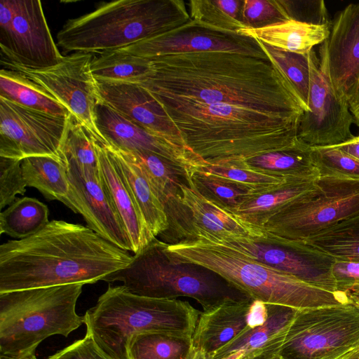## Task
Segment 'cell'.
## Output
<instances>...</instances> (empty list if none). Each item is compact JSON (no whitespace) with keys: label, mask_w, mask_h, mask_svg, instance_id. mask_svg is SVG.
Instances as JSON below:
<instances>
[{"label":"cell","mask_w":359,"mask_h":359,"mask_svg":"<svg viewBox=\"0 0 359 359\" xmlns=\"http://www.w3.org/2000/svg\"><path fill=\"white\" fill-rule=\"evenodd\" d=\"M134 82L154 97L227 104L287 117L306 111L294 89L270 60L212 51L149 58Z\"/></svg>","instance_id":"cell-1"},{"label":"cell","mask_w":359,"mask_h":359,"mask_svg":"<svg viewBox=\"0 0 359 359\" xmlns=\"http://www.w3.org/2000/svg\"><path fill=\"white\" fill-rule=\"evenodd\" d=\"M132 259L88 226L53 219L35 234L0 245V293L93 284Z\"/></svg>","instance_id":"cell-2"},{"label":"cell","mask_w":359,"mask_h":359,"mask_svg":"<svg viewBox=\"0 0 359 359\" xmlns=\"http://www.w3.org/2000/svg\"><path fill=\"white\" fill-rule=\"evenodd\" d=\"M154 97L177 127L186 146L205 162L246 160L293 147L299 142V118L227 104Z\"/></svg>","instance_id":"cell-3"},{"label":"cell","mask_w":359,"mask_h":359,"mask_svg":"<svg viewBox=\"0 0 359 359\" xmlns=\"http://www.w3.org/2000/svg\"><path fill=\"white\" fill-rule=\"evenodd\" d=\"M167 251L175 261L205 267L252 299L266 304L302 310L339 305L351 300L347 294L311 285L221 243L183 242L168 245Z\"/></svg>","instance_id":"cell-4"},{"label":"cell","mask_w":359,"mask_h":359,"mask_svg":"<svg viewBox=\"0 0 359 359\" xmlns=\"http://www.w3.org/2000/svg\"><path fill=\"white\" fill-rule=\"evenodd\" d=\"M201 311L188 302L139 296L122 285H109L86 312V334L109 359H130L136 334L160 332L192 337Z\"/></svg>","instance_id":"cell-5"},{"label":"cell","mask_w":359,"mask_h":359,"mask_svg":"<svg viewBox=\"0 0 359 359\" xmlns=\"http://www.w3.org/2000/svg\"><path fill=\"white\" fill-rule=\"evenodd\" d=\"M191 20L180 0H118L69 19L57 35L65 52L102 53L175 29Z\"/></svg>","instance_id":"cell-6"},{"label":"cell","mask_w":359,"mask_h":359,"mask_svg":"<svg viewBox=\"0 0 359 359\" xmlns=\"http://www.w3.org/2000/svg\"><path fill=\"white\" fill-rule=\"evenodd\" d=\"M168 244L157 238L134 254L130 264L102 278L120 282L129 292L142 297L196 300L204 311L230 302L252 298L215 272L191 263L172 259Z\"/></svg>","instance_id":"cell-7"},{"label":"cell","mask_w":359,"mask_h":359,"mask_svg":"<svg viewBox=\"0 0 359 359\" xmlns=\"http://www.w3.org/2000/svg\"><path fill=\"white\" fill-rule=\"evenodd\" d=\"M83 284L0 293V355L21 358L55 334L68 337L85 323L76 312Z\"/></svg>","instance_id":"cell-8"},{"label":"cell","mask_w":359,"mask_h":359,"mask_svg":"<svg viewBox=\"0 0 359 359\" xmlns=\"http://www.w3.org/2000/svg\"><path fill=\"white\" fill-rule=\"evenodd\" d=\"M359 214V179L320 177L315 189L285 203L261 226L266 237L305 241Z\"/></svg>","instance_id":"cell-9"},{"label":"cell","mask_w":359,"mask_h":359,"mask_svg":"<svg viewBox=\"0 0 359 359\" xmlns=\"http://www.w3.org/2000/svg\"><path fill=\"white\" fill-rule=\"evenodd\" d=\"M359 347V305L299 310L279 352L281 359H343Z\"/></svg>","instance_id":"cell-10"},{"label":"cell","mask_w":359,"mask_h":359,"mask_svg":"<svg viewBox=\"0 0 359 359\" xmlns=\"http://www.w3.org/2000/svg\"><path fill=\"white\" fill-rule=\"evenodd\" d=\"M163 207L168 226L158 237L168 245L245 237L259 239L264 236L261 229L208 201L187 184L170 196Z\"/></svg>","instance_id":"cell-11"},{"label":"cell","mask_w":359,"mask_h":359,"mask_svg":"<svg viewBox=\"0 0 359 359\" xmlns=\"http://www.w3.org/2000/svg\"><path fill=\"white\" fill-rule=\"evenodd\" d=\"M92 53H72L50 67L34 69L1 60L6 69L17 71L44 88L94 139L105 144L95 121L100 100L97 81L91 72Z\"/></svg>","instance_id":"cell-12"},{"label":"cell","mask_w":359,"mask_h":359,"mask_svg":"<svg viewBox=\"0 0 359 359\" xmlns=\"http://www.w3.org/2000/svg\"><path fill=\"white\" fill-rule=\"evenodd\" d=\"M0 46L5 60L34 69L55 65L63 57L38 0L0 1Z\"/></svg>","instance_id":"cell-13"},{"label":"cell","mask_w":359,"mask_h":359,"mask_svg":"<svg viewBox=\"0 0 359 359\" xmlns=\"http://www.w3.org/2000/svg\"><path fill=\"white\" fill-rule=\"evenodd\" d=\"M319 54L320 58L313 49L309 53V111L302 116L297 133L298 139L310 147L335 146L354 137L348 102L337 93L330 81L327 39L320 44Z\"/></svg>","instance_id":"cell-14"},{"label":"cell","mask_w":359,"mask_h":359,"mask_svg":"<svg viewBox=\"0 0 359 359\" xmlns=\"http://www.w3.org/2000/svg\"><path fill=\"white\" fill-rule=\"evenodd\" d=\"M71 116L49 114L0 97V157L21 161L47 156L63 162L62 147Z\"/></svg>","instance_id":"cell-15"},{"label":"cell","mask_w":359,"mask_h":359,"mask_svg":"<svg viewBox=\"0 0 359 359\" xmlns=\"http://www.w3.org/2000/svg\"><path fill=\"white\" fill-rule=\"evenodd\" d=\"M210 242V241H209ZM311 285L337 292L332 275L335 259L305 241L264 236L218 242Z\"/></svg>","instance_id":"cell-16"},{"label":"cell","mask_w":359,"mask_h":359,"mask_svg":"<svg viewBox=\"0 0 359 359\" xmlns=\"http://www.w3.org/2000/svg\"><path fill=\"white\" fill-rule=\"evenodd\" d=\"M117 50L144 58L224 51L269 59L258 40L235 32L203 25L193 20Z\"/></svg>","instance_id":"cell-17"},{"label":"cell","mask_w":359,"mask_h":359,"mask_svg":"<svg viewBox=\"0 0 359 359\" xmlns=\"http://www.w3.org/2000/svg\"><path fill=\"white\" fill-rule=\"evenodd\" d=\"M69 182L67 207L81 214L88 227L116 246L133 252V245L100 172L66 164Z\"/></svg>","instance_id":"cell-18"},{"label":"cell","mask_w":359,"mask_h":359,"mask_svg":"<svg viewBox=\"0 0 359 359\" xmlns=\"http://www.w3.org/2000/svg\"><path fill=\"white\" fill-rule=\"evenodd\" d=\"M97 127L105 144L125 151L156 154L189 170L206 162L191 149L177 146L128 119L100 99L95 107Z\"/></svg>","instance_id":"cell-19"},{"label":"cell","mask_w":359,"mask_h":359,"mask_svg":"<svg viewBox=\"0 0 359 359\" xmlns=\"http://www.w3.org/2000/svg\"><path fill=\"white\" fill-rule=\"evenodd\" d=\"M96 81L100 99L108 106L148 131L189 148L161 104L143 87L130 82Z\"/></svg>","instance_id":"cell-20"},{"label":"cell","mask_w":359,"mask_h":359,"mask_svg":"<svg viewBox=\"0 0 359 359\" xmlns=\"http://www.w3.org/2000/svg\"><path fill=\"white\" fill-rule=\"evenodd\" d=\"M327 55L332 86L348 102L359 86V3L348 4L334 18Z\"/></svg>","instance_id":"cell-21"},{"label":"cell","mask_w":359,"mask_h":359,"mask_svg":"<svg viewBox=\"0 0 359 359\" xmlns=\"http://www.w3.org/2000/svg\"><path fill=\"white\" fill-rule=\"evenodd\" d=\"M267 316V304L252 299L203 311L192 336L193 346L202 348L208 359L246 330L264 323Z\"/></svg>","instance_id":"cell-22"},{"label":"cell","mask_w":359,"mask_h":359,"mask_svg":"<svg viewBox=\"0 0 359 359\" xmlns=\"http://www.w3.org/2000/svg\"><path fill=\"white\" fill-rule=\"evenodd\" d=\"M264 323L251 327L220 348L208 359H274L278 357L298 309L267 304Z\"/></svg>","instance_id":"cell-23"},{"label":"cell","mask_w":359,"mask_h":359,"mask_svg":"<svg viewBox=\"0 0 359 359\" xmlns=\"http://www.w3.org/2000/svg\"><path fill=\"white\" fill-rule=\"evenodd\" d=\"M101 179L130 237L134 254L154 238L106 144L95 140Z\"/></svg>","instance_id":"cell-24"},{"label":"cell","mask_w":359,"mask_h":359,"mask_svg":"<svg viewBox=\"0 0 359 359\" xmlns=\"http://www.w3.org/2000/svg\"><path fill=\"white\" fill-rule=\"evenodd\" d=\"M104 144L110 151L149 231L157 238L167 229L168 219L164 207L154 194L142 167L128 151Z\"/></svg>","instance_id":"cell-25"},{"label":"cell","mask_w":359,"mask_h":359,"mask_svg":"<svg viewBox=\"0 0 359 359\" xmlns=\"http://www.w3.org/2000/svg\"><path fill=\"white\" fill-rule=\"evenodd\" d=\"M330 27L331 25H312L291 19L262 28H244L237 33L284 51L308 54L313 46L328 39Z\"/></svg>","instance_id":"cell-26"},{"label":"cell","mask_w":359,"mask_h":359,"mask_svg":"<svg viewBox=\"0 0 359 359\" xmlns=\"http://www.w3.org/2000/svg\"><path fill=\"white\" fill-rule=\"evenodd\" d=\"M317 180L287 179L266 191L254 194L233 214L260 229L269 217L283 205L315 189Z\"/></svg>","instance_id":"cell-27"},{"label":"cell","mask_w":359,"mask_h":359,"mask_svg":"<svg viewBox=\"0 0 359 359\" xmlns=\"http://www.w3.org/2000/svg\"><path fill=\"white\" fill-rule=\"evenodd\" d=\"M248 165L267 175L285 179L316 180L320 177L311 156V147L299 142L293 147L245 160Z\"/></svg>","instance_id":"cell-28"},{"label":"cell","mask_w":359,"mask_h":359,"mask_svg":"<svg viewBox=\"0 0 359 359\" xmlns=\"http://www.w3.org/2000/svg\"><path fill=\"white\" fill-rule=\"evenodd\" d=\"M0 97L49 114L71 115L44 88L21 73L6 68L0 71Z\"/></svg>","instance_id":"cell-29"},{"label":"cell","mask_w":359,"mask_h":359,"mask_svg":"<svg viewBox=\"0 0 359 359\" xmlns=\"http://www.w3.org/2000/svg\"><path fill=\"white\" fill-rule=\"evenodd\" d=\"M21 167L27 187L36 189L48 200L67 206L70 186L62 161L47 156H31L21 161Z\"/></svg>","instance_id":"cell-30"},{"label":"cell","mask_w":359,"mask_h":359,"mask_svg":"<svg viewBox=\"0 0 359 359\" xmlns=\"http://www.w3.org/2000/svg\"><path fill=\"white\" fill-rule=\"evenodd\" d=\"M188 183L204 198L232 213L250 197L259 194L251 187L201 168L188 170Z\"/></svg>","instance_id":"cell-31"},{"label":"cell","mask_w":359,"mask_h":359,"mask_svg":"<svg viewBox=\"0 0 359 359\" xmlns=\"http://www.w3.org/2000/svg\"><path fill=\"white\" fill-rule=\"evenodd\" d=\"M125 151V150H124ZM142 167L151 187L163 205L166 200L188 183V169L156 154L130 151Z\"/></svg>","instance_id":"cell-32"},{"label":"cell","mask_w":359,"mask_h":359,"mask_svg":"<svg viewBox=\"0 0 359 359\" xmlns=\"http://www.w3.org/2000/svg\"><path fill=\"white\" fill-rule=\"evenodd\" d=\"M48 208L35 198H17L0 214V233L16 240L35 234L50 221Z\"/></svg>","instance_id":"cell-33"},{"label":"cell","mask_w":359,"mask_h":359,"mask_svg":"<svg viewBox=\"0 0 359 359\" xmlns=\"http://www.w3.org/2000/svg\"><path fill=\"white\" fill-rule=\"evenodd\" d=\"M335 260L359 262V214L305 241Z\"/></svg>","instance_id":"cell-34"},{"label":"cell","mask_w":359,"mask_h":359,"mask_svg":"<svg viewBox=\"0 0 359 359\" xmlns=\"http://www.w3.org/2000/svg\"><path fill=\"white\" fill-rule=\"evenodd\" d=\"M192 337L173 333L149 332L136 334L130 345V359H186Z\"/></svg>","instance_id":"cell-35"},{"label":"cell","mask_w":359,"mask_h":359,"mask_svg":"<svg viewBox=\"0 0 359 359\" xmlns=\"http://www.w3.org/2000/svg\"><path fill=\"white\" fill-rule=\"evenodd\" d=\"M149 58L114 50L94 57L91 72L96 80L113 82H134L148 73Z\"/></svg>","instance_id":"cell-36"},{"label":"cell","mask_w":359,"mask_h":359,"mask_svg":"<svg viewBox=\"0 0 359 359\" xmlns=\"http://www.w3.org/2000/svg\"><path fill=\"white\" fill-rule=\"evenodd\" d=\"M244 0H192L189 2L191 20L208 27L235 32L245 28L241 20Z\"/></svg>","instance_id":"cell-37"},{"label":"cell","mask_w":359,"mask_h":359,"mask_svg":"<svg viewBox=\"0 0 359 359\" xmlns=\"http://www.w3.org/2000/svg\"><path fill=\"white\" fill-rule=\"evenodd\" d=\"M259 43L268 57L279 68L294 89L305 108V112L309 111L311 86L309 53L298 54L284 51L261 41Z\"/></svg>","instance_id":"cell-38"},{"label":"cell","mask_w":359,"mask_h":359,"mask_svg":"<svg viewBox=\"0 0 359 359\" xmlns=\"http://www.w3.org/2000/svg\"><path fill=\"white\" fill-rule=\"evenodd\" d=\"M201 169L256 190L259 194L285 182L287 179L265 174L250 168L242 158H229L206 162Z\"/></svg>","instance_id":"cell-39"},{"label":"cell","mask_w":359,"mask_h":359,"mask_svg":"<svg viewBox=\"0 0 359 359\" xmlns=\"http://www.w3.org/2000/svg\"><path fill=\"white\" fill-rule=\"evenodd\" d=\"M62 158L65 165L72 163L82 169L100 172L95 139L72 116L62 147Z\"/></svg>","instance_id":"cell-40"},{"label":"cell","mask_w":359,"mask_h":359,"mask_svg":"<svg viewBox=\"0 0 359 359\" xmlns=\"http://www.w3.org/2000/svg\"><path fill=\"white\" fill-rule=\"evenodd\" d=\"M311 156L320 177L359 179V161L336 146L311 147Z\"/></svg>","instance_id":"cell-41"},{"label":"cell","mask_w":359,"mask_h":359,"mask_svg":"<svg viewBox=\"0 0 359 359\" xmlns=\"http://www.w3.org/2000/svg\"><path fill=\"white\" fill-rule=\"evenodd\" d=\"M241 20L245 28L257 29L291 18L282 0H244Z\"/></svg>","instance_id":"cell-42"},{"label":"cell","mask_w":359,"mask_h":359,"mask_svg":"<svg viewBox=\"0 0 359 359\" xmlns=\"http://www.w3.org/2000/svg\"><path fill=\"white\" fill-rule=\"evenodd\" d=\"M21 161L0 157V208L10 205L23 195L27 184L23 176Z\"/></svg>","instance_id":"cell-43"},{"label":"cell","mask_w":359,"mask_h":359,"mask_svg":"<svg viewBox=\"0 0 359 359\" xmlns=\"http://www.w3.org/2000/svg\"><path fill=\"white\" fill-rule=\"evenodd\" d=\"M283 3L292 20L318 25L332 24L324 1H283Z\"/></svg>","instance_id":"cell-44"},{"label":"cell","mask_w":359,"mask_h":359,"mask_svg":"<svg viewBox=\"0 0 359 359\" xmlns=\"http://www.w3.org/2000/svg\"><path fill=\"white\" fill-rule=\"evenodd\" d=\"M48 359H109L99 348L93 337L86 336L56 352Z\"/></svg>","instance_id":"cell-45"},{"label":"cell","mask_w":359,"mask_h":359,"mask_svg":"<svg viewBox=\"0 0 359 359\" xmlns=\"http://www.w3.org/2000/svg\"><path fill=\"white\" fill-rule=\"evenodd\" d=\"M332 275L338 292L359 293V262L335 260Z\"/></svg>","instance_id":"cell-46"},{"label":"cell","mask_w":359,"mask_h":359,"mask_svg":"<svg viewBox=\"0 0 359 359\" xmlns=\"http://www.w3.org/2000/svg\"><path fill=\"white\" fill-rule=\"evenodd\" d=\"M335 146L346 154L359 161V135Z\"/></svg>","instance_id":"cell-47"},{"label":"cell","mask_w":359,"mask_h":359,"mask_svg":"<svg viewBox=\"0 0 359 359\" xmlns=\"http://www.w3.org/2000/svg\"><path fill=\"white\" fill-rule=\"evenodd\" d=\"M348 105L354 123L359 127V86L354 96L348 102Z\"/></svg>","instance_id":"cell-48"},{"label":"cell","mask_w":359,"mask_h":359,"mask_svg":"<svg viewBox=\"0 0 359 359\" xmlns=\"http://www.w3.org/2000/svg\"><path fill=\"white\" fill-rule=\"evenodd\" d=\"M186 359H208V356L202 348L192 345Z\"/></svg>","instance_id":"cell-49"},{"label":"cell","mask_w":359,"mask_h":359,"mask_svg":"<svg viewBox=\"0 0 359 359\" xmlns=\"http://www.w3.org/2000/svg\"><path fill=\"white\" fill-rule=\"evenodd\" d=\"M0 359H37V358H36L35 354H34V355H30L21 357V358H10V357H6V356H1Z\"/></svg>","instance_id":"cell-50"},{"label":"cell","mask_w":359,"mask_h":359,"mask_svg":"<svg viewBox=\"0 0 359 359\" xmlns=\"http://www.w3.org/2000/svg\"><path fill=\"white\" fill-rule=\"evenodd\" d=\"M343 359H359V351H354L344 357Z\"/></svg>","instance_id":"cell-51"},{"label":"cell","mask_w":359,"mask_h":359,"mask_svg":"<svg viewBox=\"0 0 359 359\" xmlns=\"http://www.w3.org/2000/svg\"><path fill=\"white\" fill-rule=\"evenodd\" d=\"M349 297L359 305V293H351L348 294Z\"/></svg>","instance_id":"cell-52"},{"label":"cell","mask_w":359,"mask_h":359,"mask_svg":"<svg viewBox=\"0 0 359 359\" xmlns=\"http://www.w3.org/2000/svg\"><path fill=\"white\" fill-rule=\"evenodd\" d=\"M274 359H281V358H279V357H277V358H274Z\"/></svg>","instance_id":"cell-53"},{"label":"cell","mask_w":359,"mask_h":359,"mask_svg":"<svg viewBox=\"0 0 359 359\" xmlns=\"http://www.w3.org/2000/svg\"><path fill=\"white\" fill-rule=\"evenodd\" d=\"M357 351H359V347L358 348V349L356 350Z\"/></svg>","instance_id":"cell-54"}]
</instances>
